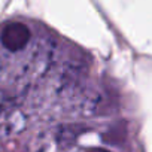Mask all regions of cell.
Returning a JSON list of instances; mask_svg holds the SVG:
<instances>
[{"label":"cell","instance_id":"1","mask_svg":"<svg viewBox=\"0 0 152 152\" xmlns=\"http://www.w3.org/2000/svg\"><path fill=\"white\" fill-rule=\"evenodd\" d=\"M31 34L33 31L26 23H8L0 28V43L11 52H18L30 43Z\"/></svg>","mask_w":152,"mask_h":152}]
</instances>
